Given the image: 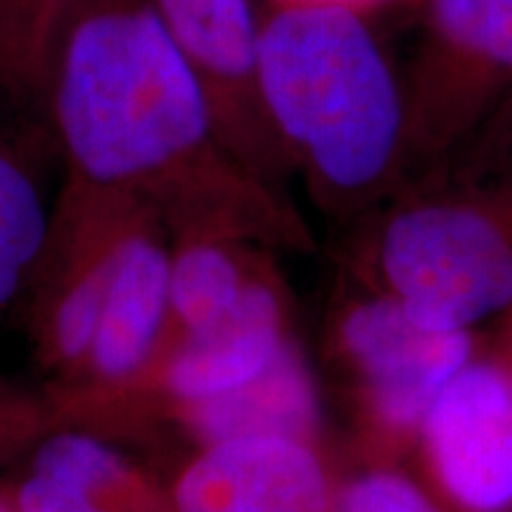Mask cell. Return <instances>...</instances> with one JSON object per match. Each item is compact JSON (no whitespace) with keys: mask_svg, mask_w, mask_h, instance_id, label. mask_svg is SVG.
<instances>
[{"mask_svg":"<svg viewBox=\"0 0 512 512\" xmlns=\"http://www.w3.org/2000/svg\"><path fill=\"white\" fill-rule=\"evenodd\" d=\"M79 0H0V88L19 105L46 102L62 34Z\"/></svg>","mask_w":512,"mask_h":512,"instance_id":"cell-13","label":"cell"},{"mask_svg":"<svg viewBox=\"0 0 512 512\" xmlns=\"http://www.w3.org/2000/svg\"><path fill=\"white\" fill-rule=\"evenodd\" d=\"M50 223L31 171L0 145V311L36 275L48 247Z\"/></svg>","mask_w":512,"mask_h":512,"instance_id":"cell-14","label":"cell"},{"mask_svg":"<svg viewBox=\"0 0 512 512\" xmlns=\"http://www.w3.org/2000/svg\"><path fill=\"white\" fill-rule=\"evenodd\" d=\"M15 512H112L98 496L29 472L8 496Z\"/></svg>","mask_w":512,"mask_h":512,"instance_id":"cell-17","label":"cell"},{"mask_svg":"<svg viewBox=\"0 0 512 512\" xmlns=\"http://www.w3.org/2000/svg\"><path fill=\"white\" fill-rule=\"evenodd\" d=\"M401 86L406 185L453 174L512 95V0H420Z\"/></svg>","mask_w":512,"mask_h":512,"instance_id":"cell-4","label":"cell"},{"mask_svg":"<svg viewBox=\"0 0 512 512\" xmlns=\"http://www.w3.org/2000/svg\"><path fill=\"white\" fill-rule=\"evenodd\" d=\"M176 512H332L328 470L313 441L238 437L202 448L174 486Z\"/></svg>","mask_w":512,"mask_h":512,"instance_id":"cell-8","label":"cell"},{"mask_svg":"<svg viewBox=\"0 0 512 512\" xmlns=\"http://www.w3.org/2000/svg\"><path fill=\"white\" fill-rule=\"evenodd\" d=\"M278 3H306V5H335V8H347L354 12L366 15L368 10L377 8V5L389 3V0H278Z\"/></svg>","mask_w":512,"mask_h":512,"instance_id":"cell-20","label":"cell"},{"mask_svg":"<svg viewBox=\"0 0 512 512\" xmlns=\"http://www.w3.org/2000/svg\"><path fill=\"white\" fill-rule=\"evenodd\" d=\"M152 3L200 81L226 150L249 174L275 188L292 164L261 95V19L249 0Z\"/></svg>","mask_w":512,"mask_h":512,"instance_id":"cell-5","label":"cell"},{"mask_svg":"<svg viewBox=\"0 0 512 512\" xmlns=\"http://www.w3.org/2000/svg\"><path fill=\"white\" fill-rule=\"evenodd\" d=\"M370 287L434 330L512 323V176H439L394 195L370 238Z\"/></svg>","mask_w":512,"mask_h":512,"instance_id":"cell-3","label":"cell"},{"mask_svg":"<svg viewBox=\"0 0 512 512\" xmlns=\"http://www.w3.org/2000/svg\"><path fill=\"white\" fill-rule=\"evenodd\" d=\"M266 114L292 171L332 211H356L406 185L401 74L361 12L275 3L261 17Z\"/></svg>","mask_w":512,"mask_h":512,"instance_id":"cell-2","label":"cell"},{"mask_svg":"<svg viewBox=\"0 0 512 512\" xmlns=\"http://www.w3.org/2000/svg\"><path fill=\"white\" fill-rule=\"evenodd\" d=\"M46 105L69 181L136 197L181 233L292 230L275 188L226 150L207 95L152 0H79Z\"/></svg>","mask_w":512,"mask_h":512,"instance_id":"cell-1","label":"cell"},{"mask_svg":"<svg viewBox=\"0 0 512 512\" xmlns=\"http://www.w3.org/2000/svg\"><path fill=\"white\" fill-rule=\"evenodd\" d=\"M238 240L226 233H183L171 249L169 323L181 330V337L226 318L259 271Z\"/></svg>","mask_w":512,"mask_h":512,"instance_id":"cell-12","label":"cell"},{"mask_svg":"<svg viewBox=\"0 0 512 512\" xmlns=\"http://www.w3.org/2000/svg\"><path fill=\"white\" fill-rule=\"evenodd\" d=\"M204 446L238 437H294L313 441L320 396L294 339L252 382L219 399L183 408Z\"/></svg>","mask_w":512,"mask_h":512,"instance_id":"cell-11","label":"cell"},{"mask_svg":"<svg viewBox=\"0 0 512 512\" xmlns=\"http://www.w3.org/2000/svg\"><path fill=\"white\" fill-rule=\"evenodd\" d=\"M0 512H15L8 501V496H0Z\"/></svg>","mask_w":512,"mask_h":512,"instance_id":"cell-21","label":"cell"},{"mask_svg":"<svg viewBox=\"0 0 512 512\" xmlns=\"http://www.w3.org/2000/svg\"><path fill=\"white\" fill-rule=\"evenodd\" d=\"M34 413L27 399L0 384V458L10 456L31 434Z\"/></svg>","mask_w":512,"mask_h":512,"instance_id":"cell-19","label":"cell"},{"mask_svg":"<svg viewBox=\"0 0 512 512\" xmlns=\"http://www.w3.org/2000/svg\"><path fill=\"white\" fill-rule=\"evenodd\" d=\"M100 496L126 482V465L105 441L88 434H55L36 448L31 470Z\"/></svg>","mask_w":512,"mask_h":512,"instance_id":"cell-15","label":"cell"},{"mask_svg":"<svg viewBox=\"0 0 512 512\" xmlns=\"http://www.w3.org/2000/svg\"><path fill=\"white\" fill-rule=\"evenodd\" d=\"M448 176H512V95L486 126L465 162Z\"/></svg>","mask_w":512,"mask_h":512,"instance_id":"cell-18","label":"cell"},{"mask_svg":"<svg viewBox=\"0 0 512 512\" xmlns=\"http://www.w3.org/2000/svg\"><path fill=\"white\" fill-rule=\"evenodd\" d=\"M332 512H446L413 479L392 470L363 472L335 494Z\"/></svg>","mask_w":512,"mask_h":512,"instance_id":"cell-16","label":"cell"},{"mask_svg":"<svg viewBox=\"0 0 512 512\" xmlns=\"http://www.w3.org/2000/svg\"><path fill=\"white\" fill-rule=\"evenodd\" d=\"M290 342L278 280L259 268L226 318L181 337L166 363L164 384L183 408L219 399L264 373Z\"/></svg>","mask_w":512,"mask_h":512,"instance_id":"cell-9","label":"cell"},{"mask_svg":"<svg viewBox=\"0 0 512 512\" xmlns=\"http://www.w3.org/2000/svg\"><path fill=\"white\" fill-rule=\"evenodd\" d=\"M422 453L460 512H512V368L475 356L420 422Z\"/></svg>","mask_w":512,"mask_h":512,"instance_id":"cell-7","label":"cell"},{"mask_svg":"<svg viewBox=\"0 0 512 512\" xmlns=\"http://www.w3.org/2000/svg\"><path fill=\"white\" fill-rule=\"evenodd\" d=\"M337 344L384 430L418 434L441 389L477 356V335L434 330L377 287L339 309Z\"/></svg>","mask_w":512,"mask_h":512,"instance_id":"cell-6","label":"cell"},{"mask_svg":"<svg viewBox=\"0 0 512 512\" xmlns=\"http://www.w3.org/2000/svg\"><path fill=\"white\" fill-rule=\"evenodd\" d=\"M159 219L143 207L119 242L105 309L88 363L105 382H124L145 366L169 325L171 249Z\"/></svg>","mask_w":512,"mask_h":512,"instance_id":"cell-10","label":"cell"}]
</instances>
